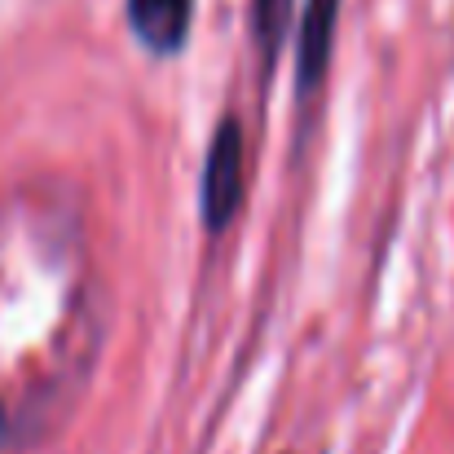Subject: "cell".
Returning a JSON list of instances; mask_svg holds the SVG:
<instances>
[{
  "label": "cell",
  "mask_w": 454,
  "mask_h": 454,
  "mask_svg": "<svg viewBox=\"0 0 454 454\" xmlns=\"http://www.w3.org/2000/svg\"><path fill=\"white\" fill-rule=\"evenodd\" d=\"M106 340V292L84 203L58 181L0 199V454L40 446L84 397Z\"/></svg>",
  "instance_id": "6da1fadb"
},
{
  "label": "cell",
  "mask_w": 454,
  "mask_h": 454,
  "mask_svg": "<svg viewBox=\"0 0 454 454\" xmlns=\"http://www.w3.org/2000/svg\"><path fill=\"white\" fill-rule=\"evenodd\" d=\"M247 194V146H243V129L234 115H221L212 142H207V163H203V190H199V207H203V225L207 234H221Z\"/></svg>",
  "instance_id": "7a4b0ae2"
},
{
  "label": "cell",
  "mask_w": 454,
  "mask_h": 454,
  "mask_svg": "<svg viewBox=\"0 0 454 454\" xmlns=\"http://www.w3.org/2000/svg\"><path fill=\"white\" fill-rule=\"evenodd\" d=\"M335 22H340V0H304L301 27H296V89H301V98H309L317 89V80L326 75Z\"/></svg>",
  "instance_id": "3957f363"
},
{
  "label": "cell",
  "mask_w": 454,
  "mask_h": 454,
  "mask_svg": "<svg viewBox=\"0 0 454 454\" xmlns=\"http://www.w3.org/2000/svg\"><path fill=\"white\" fill-rule=\"evenodd\" d=\"M124 9H129L133 35H137L151 53H159V58L176 53V49L185 44V35H190L194 0H129Z\"/></svg>",
  "instance_id": "277c9868"
},
{
  "label": "cell",
  "mask_w": 454,
  "mask_h": 454,
  "mask_svg": "<svg viewBox=\"0 0 454 454\" xmlns=\"http://www.w3.org/2000/svg\"><path fill=\"white\" fill-rule=\"evenodd\" d=\"M287 22H292V0H252V27H256V44H261L265 67H274L278 44L287 35Z\"/></svg>",
  "instance_id": "5b68a950"
}]
</instances>
